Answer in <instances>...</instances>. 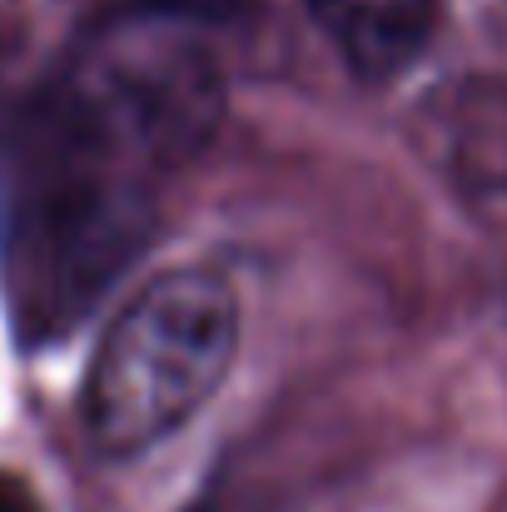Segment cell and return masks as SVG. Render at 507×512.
I'll list each match as a JSON object with an SVG mask.
<instances>
[{
	"label": "cell",
	"instance_id": "obj_3",
	"mask_svg": "<svg viewBox=\"0 0 507 512\" xmlns=\"http://www.w3.org/2000/svg\"><path fill=\"white\" fill-rule=\"evenodd\" d=\"M45 95L145 174L189 165L224 120V75L199 30L155 10L85 35Z\"/></svg>",
	"mask_w": 507,
	"mask_h": 512
},
{
	"label": "cell",
	"instance_id": "obj_5",
	"mask_svg": "<svg viewBox=\"0 0 507 512\" xmlns=\"http://www.w3.org/2000/svg\"><path fill=\"white\" fill-rule=\"evenodd\" d=\"M343 65L378 85L403 75L438 25V0H309Z\"/></svg>",
	"mask_w": 507,
	"mask_h": 512
},
{
	"label": "cell",
	"instance_id": "obj_7",
	"mask_svg": "<svg viewBox=\"0 0 507 512\" xmlns=\"http://www.w3.org/2000/svg\"><path fill=\"white\" fill-rule=\"evenodd\" d=\"M0 512H40V503H35V493L20 478L0 473Z\"/></svg>",
	"mask_w": 507,
	"mask_h": 512
},
{
	"label": "cell",
	"instance_id": "obj_2",
	"mask_svg": "<svg viewBox=\"0 0 507 512\" xmlns=\"http://www.w3.org/2000/svg\"><path fill=\"white\" fill-rule=\"evenodd\" d=\"M239 299L214 269H165L125 299L100 334L80 423L110 458H135L179 433L229 378Z\"/></svg>",
	"mask_w": 507,
	"mask_h": 512
},
{
	"label": "cell",
	"instance_id": "obj_6",
	"mask_svg": "<svg viewBox=\"0 0 507 512\" xmlns=\"http://www.w3.org/2000/svg\"><path fill=\"white\" fill-rule=\"evenodd\" d=\"M264 0H140L135 10H155L169 20H184V25H229V20H244L254 15Z\"/></svg>",
	"mask_w": 507,
	"mask_h": 512
},
{
	"label": "cell",
	"instance_id": "obj_1",
	"mask_svg": "<svg viewBox=\"0 0 507 512\" xmlns=\"http://www.w3.org/2000/svg\"><path fill=\"white\" fill-rule=\"evenodd\" d=\"M155 229V174L75 125L50 95L15 125L0 179V284L25 343L70 334Z\"/></svg>",
	"mask_w": 507,
	"mask_h": 512
},
{
	"label": "cell",
	"instance_id": "obj_4",
	"mask_svg": "<svg viewBox=\"0 0 507 512\" xmlns=\"http://www.w3.org/2000/svg\"><path fill=\"white\" fill-rule=\"evenodd\" d=\"M418 155L463 199H507V80L438 85L408 120Z\"/></svg>",
	"mask_w": 507,
	"mask_h": 512
}]
</instances>
